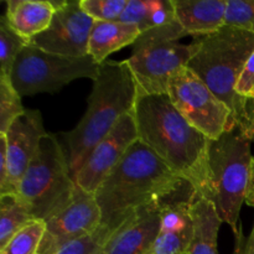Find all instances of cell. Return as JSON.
Here are the masks:
<instances>
[{
	"mask_svg": "<svg viewBox=\"0 0 254 254\" xmlns=\"http://www.w3.org/2000/svg\"><path fill=\"white\" fill-rule=\"evenodd\" d=\"M139 140L189 184L193 197L213 200L210 139L193 128L166 94H139L134 108Z\"/></svg>",
	"mask_w": 254,
	"mask_h": 254,
	"instance_id": "cell-1",
	"label": "cell"
},
{
	"mask_svg": "<svg viewBox=\"0 0 254 254\" xmlns=\"http://www.w3.org/2000/svg\"><path fill=\"white\" fill-rule=\"evenodd\" d=\"M185 185L149 146L136 140L94 193L102 225L118 228L143 208L168 203Z\"/></svg>",
	"mask_w": 254,
	"mask_h": 254,
	"instance_id": "cell-2",
	"label": "cell"
},
{
	"mask_svg": "<svg viewBox=\"0 0 254 254\" xmlns=\"http://www.w3.org/2000/svg\"><path fill=\"white\" fill-rule=\"evenodd\" d=\"M140 94L128 61L108 60L99 66L88 106L76 128L64 133L72 179L94 146L117 126L122 117L133 113Z\"/></svg>",
	"mask_w": 254,
	"mask_h": 254,
	"instance_id": "cell-3",
	"label": "cell"
},
{
	"mask_svg": "<svg viewBox=\"0 0 254 254\" xmlns=\"http://www.w3.org/2000/svg\"><path fill=\"white\" fill-rule=\"evenodd\" d=\"M192 56L186 67L200 77L232 112L238 128L245 121V99L236 92L245 64L254 51V32L225 26L210 35L193 37Z\"/></svg>",
	"mask_w": 254,
	"mask_h": 254,
	"instance_id": "cell-4",
	"label": "cell"
},
{
	"mask_svg": "<svg viewBox=\"0 0 254 254\" xmlns=\"http://www.w3.org/2000/svg\"><path fill=\"white\" fill-rule=\"evenodd\" d=\"M252 141L235 127L216 140H210V168L213 200L223 223L240 231V213L246 202L252 168Z\"/></svg>",
	"mask_w": 254,
	"mask_h": 254,
	"instance_id": "cell-5",
	"label": "cell"
},
{
	"mask_svg": "<svg viewBox=\"0 0 254 254\" xmlns=\"http://www.w3.org/2000/svg\"><path fill=\"white\" fill-rule=\"evenodd\" d=\"M74 189L67 153L57 136L49 133L22 176L16 195L35 220L46 221L71 200Z\"/></svg>",
	"mask_w": 254,
	"mask_h": 254,
	"instance_id": "cell-6",
	"label": "cell"
},
{
	"mask_svg": "<svg viewBox=\"0 0 254 254\" xmlns=\"http://www.w3.org/2000/svg\"><path fill=\"white\" fill-rule=\"evenodd\" d=\"M186 32L178 21L141 32L127 59L141 94H166L171 76L186 67L192 46L178 41Z\"/></svg>",
	"mask_w": 254,
	"mask_h": 254,
	"instance_id": "cell-7",
	"label": "cell"
},
{
	"mask_svg": "<svg viewBox=\"0 0 254 254\" xmlns=\"http://www.w3.org/2000/svg\"><path fill=\"white\" fill-rule=\"evenodd\" d=\"M99 64L92 56L64 57L32 45L24 47L15 61L10 79L20 96L55 93L79 78L96 81Z\"/></svg>",
	"mask_w": 254,
	"mask_h": 254,
	"instance_id": "cell-8",
	"label": "cell"
},
{
	"mask_svg": "<svg viewBox=\"0 0 254 254\" xmlns=\"http://www.w3.org/2000/svg\"><path fill=\"white\" fill-rule=\"evenodd\" d=\"M168 96L181 116L210 140L237 127L231 109L188 67L171 76Z\"/></svg>",
	"mask_w": 254,
	"mask_h": 254,
	"instance_id": "cell-9",
	"label": "cell"
},
{
	"mask_svg": "<svg viewBox=\"0 0 254 254\" xmlns=\"http://www.w3.org/2000/svg\"><path fill=\"white\" fill-rule=\"evenodd\" d=\"M39 254H56L73 241L93 233L102 223V212L93 193L76 185L71 200L47 218Z\"/></svg>",
	"mask_w": 254,
	"mask_h": 254,
	"instance_id": "cell-10",
	"label": "cell"
},
{
	"mask_svg": "<svg viewBox=\"0 0 254 254\" xmlns=\"http://www.w3.org/2000/svg\"><path fill=\"white\" fill-rule=\"evenodd\" d=\"M56 12L46 31L30 45L49 54L64 57L88 56L89 36L94 20L82 10L78 1H52Z\"/></svg>",
	"mask_w": 254,
	"mask_h": 254,
	"instance_id": "cell-11",
	"label": "cell"
},
{
	"mask_svg": "<svg viewBox=\"0 0 254 254\" xmlns=\"http://www.w3.org/2000/svg\"><path fill=\"white\" fill-rule=\"evenodd\" d=\"M139 140L135 117L128 113L97 144L81 166L74 183L88 193H96L106 176L116 168L131 145Z\"/></svg>",
	"mask_w": 254,
	"mask_h": 254,
	"instance_id": "cell-12",
	"label": "cell"
},
{
	"mask_svg": "<svg viewBox=\"0 0 254 254\" xmlns=\"http://www.w3.org/2000/svg\"><path fill=\"white\" fill-rule=\"evenodd\" d=\"M47 134L41 113L35 109H26L7 129L5 133L7 160V190L5 195L17 192L22 176L37 154L41 140Z\"/></svg>",
	"mask_w": 254,
	"mask_h": 254,
	"instance_id": "cell-13",
	"label": "cell"
},
{
	"mask_svg": "<svg viewBox=\"0 0 254 254\" xmlns=\"http://www.w3.org/2000/svg\"><path fill=\"white\" fill-rule=\"evenodd\" d=\"M163 205L145 207L122 223L98 254H149L160 231Z\"/></svg>",
	"mask_w": 254,
	"mask_h": 254,
	"instance_id": "cell-14",
	"label": "cell"
},
{
	"mask_svg": "<svg viewBox=\"0 0 254 254\" xmlns=\"http://www.w3.org/2000/svg\"><path fill=\"white\" fill-rule=\"evenodd\" d=\"M193 196L170 201L160 212V231L149 254H188L193 238Z\"/></svg>",
	"mask_w": 254,
	"mask_h": 254,
	"instance_id": "cell-15",
	"label": "cell"
},
{
	"mask_svg": "<svg viewBox=\"0 0 254 254\" xmlns=\"http://www.w3.org/2000/svg\"><path fill=\"white\" fill-rule=\"evenodd\" d=\"M228 0H173L176 21L186 35L203 36L225 26Z\"/></svg>",
	"mask_w": 254,
	"mask_h": 254,
	"instance_id": "cell-16",
	"label": "cell"
},
{
	"mask_svg": "<svg viewBox=\"0 0 254 254\" xmlns=\"http://www.w3.org/2000/svg\"><path fill=\"white\" fill-rule=\"evenodd\" d=\"M55 12L56 9L52 1L6 0V10L2 17L12 31L30 42L49 29Z\"/></svg>",
	"mask_w": 254,
	"mask_h": 254,
	"instance_id": "cell-17",
	"label": "cell"
},
{
	"mask_svg": "<svg viewBox=\"0 0 254 254\" xmlns=\"http://www.w3.org/2000/svg\"><path fill=\"white\" fill-rule=\"evenodd\" d=\"M140 34L136 25L121 21H94L89 36L88 55L101 66L108 61L109 55L135 44Z\"/></svg>",
	"mask_w": 254,
	"mask_h": 254,
	"instance_id": "cell-18",
	"label": "cell"
},
{
	"mask_svg": "<svg viewBox=\"0 0 254 254\" xmlns=\"http://www.w3.org/2000/svg\"><path fill=\"white\" fill-rule=\"evenodd\" d=\"M193 238L189 254H220L217 248L218 232L222 220L212 201L193 197Z\"/></svg>",
	"mask_w": 254,
	"mask_h": 254,
	"instance_id": "cell-19",
	"label": "cell"
},
{
	"mask_svg": "<svg viewBox=\"0 0 254 254\" xmlns=\"http://www.w3.org/2000/svg\"><path fill=\"white\" fill-rule=\"evenodd\" d=\"M32 220L34 216L16 193L0 196V250Z\"/></svg>",
	"mask_w": 254,
	"mask_h": 254,
	"instance_id": "cell-20",
	"label": "cell"
},
{
	"mask_svg": "<svg viewBox=\"0 0 254 254\" xmlns=\"http://www.w3.org/2000/svg\"><path fill=\"white\" fill-rule=\"evenodd\" d=\"M45 232L46 222L44 220H32L0 250V254H39Z\"/></svg>",
	"mask_w": 254,
	"mask_h": 254,
	"instance_id": "cell-21",
	"label": "cell"
},
{
	"mask_svg": "<svg viewBox=\"0 0 254 254\" xmlns=\"http://www.w3.org/2000/svg\"><path fill=\"white\" fill-rule=\"evenodd\" d=\"M25 112L21 96L12 86L10 77L0 74V133H6L11 124Z\"/></svg>",
	"mask_w": 254,
	"mask_h": 254,
	"instance_id": "cell-22",
	"label": "cell"
},
{
	"mask_svg": "<svg viewBox=\"0 0 254 254\" xmlns=\"http://www.w3.org/2000/svg\"><path fill=\"white\" fill-rule=\"evenodd\" d=\"M30 42L10 29L1 16L0 19V74L10 77L20 52Z\"/></svg>",
	"mask_w": 254,
	"mask_h": 254,
	"instance_id": "cell-23",
	"label": "cell"
},
{
	"mask_svg": "<svg viewBox=\"0 0 254 254\" xmlns=\"http://www.w3.org/2000/svg\"><path fill=\"white\" fill-rule=\"evenodd\" d=\"M116 230L117 228H112L101 223V226L93 233L73 241L56 254H98L109 236Z\"/></svg>",
	"mask_w": 254,
	"mask_h": 254,
	"instance_id": "cell-24",
	"label": "cell"
},
{
	"mask_svg": "<svg viewBox=\"0 0 254 254\" xmlns=\"http://www.w3.org/2000/svg\"><path fill=\"white\" fill-rule=\"evenodd\" d=\"M128 0H79V6L94 21H118Z\"/></svg>",
	"mask_w": 254,
	"mask_h": 254,
	"instance_id": "cell-25",
	"label": "cell"
},
{
	"mask_svg": "<svg viewBox=\"0 0 254 254\" xmlns=\"http://www.w3.org/2000/svg\"><path fill=\"white\" fill-rule=\"evenodd\" d=\"M225 25L254 32V0H228Z\"/></svg>",
	"mask_w": 254,
	"mask_h": 254,
	"instance_id": "cell-26",
	"label": "cell"
},
{
	"mask_svg": "<svg viewBox=\"0 0 254 254\" xmlns=\"http://www.w3.org/2000/svg\"><path fill=\"white\" fill-rule=\"evenodd\" d=\"M236 92L238 96L243 97V98L254 96V51L241 72L237 86H236Z\"/></svg>",
	"mask_w": 254,
	"mask_h": 254,
	"instance_id": "cell-27",
	"label": "cell"
},
{
	"mask_svg": "<svg viewBox=\"0 0 254 254\" xmlns=\"http://www.w3.org/2000/svg\"><path fill=\"white\" fill-rule=\"evenodd\" d=\"M241 130L254 143V96L245 99V121Z\"/></svg>",
	"mask_w": 254,
	"mask_h": 254,
	"instance_id": "cell-28",
	"label": "cell"
},
{
	"mask_svg": "<svg viewBox=\"0 0 254 254\" xmlns=\"http://www.w3.org/2000/svg\"><path fill=\"white\" fill-rule=\"evenodd\" d=\"M7 190V160H6V138L0 134V196L5 195Z\"/></svg>",
	"mask_w": 254,
	"mask_h": 254,
	"instance_id": "cell-29",
	"label": "cell"
},
{
	"mask_svg": "<svg viewBox=\"0 0 254 254\" xmlns=\"http://www.w3.org/2000/svg\"><path fill=\"white\" fill-rule=\"evenodd\" d=\"M236 237V246L233 254H254V225L252 232L248 237L243 235L242 226L240 225V231H238Z\"/></svg>",
	"mask_w": 254,
	"mask_h": 254,
	"instance_id": "cell-30",
	"label": "cell"
},
{
	"mask_svg": "<svg viewBox=\"0 0 254 254\" xmlns=\"http://www.w3.org/2000/svg\"><path fill=\"white\" fill-rule=\"evenodd\" d=\"M246 203H247L248 206H251V207H254V156L252 160V168H251V178H250V184H248Z\"/></svg>",
	"mask_w": 254,
	"mask_h": 254,
	"instance_id": "cell-31",
	"label": "cell"
},
{
	"mask_svg": "<svg viewBox=\"0 0 254 254\" xmlns=\"http://www.w3.org/2000/svg\"><path fill=\"white\" fill-rule=\"evenodd\" d=\"M188 254H189V253H188Z\"/></svg>",
	"mask_w": 254,
	"mask_h": 254,
	"instance_id": "cell-32",
	"label": "cell"
}]
</instances>
